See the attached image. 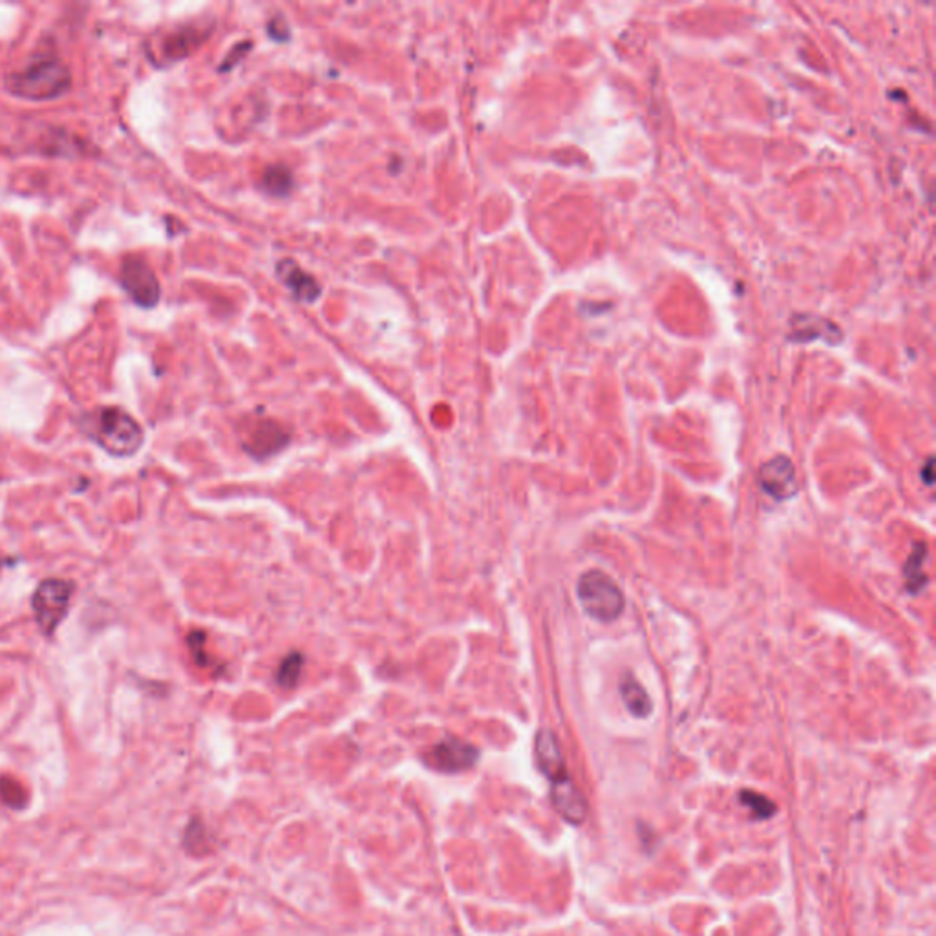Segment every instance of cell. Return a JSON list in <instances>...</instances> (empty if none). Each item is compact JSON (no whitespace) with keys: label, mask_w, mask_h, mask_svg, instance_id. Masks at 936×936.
I'll return each instance as SVG.
<instances>
[{"label":"cell","mask_w":936,"mask_h":936,"mask_svg":"<svg viewBox=\"0 0 936 936\" xmlns=\"http://www.w3.org/2000/svg\"><path fill=\"white\" fill-rule=\"evenodd\" d=\"M121 284L132 300L143 308H154L160 302L161 288L156 273L141 256H128L121 266Z\"/></svg>","instance_id":"cell-5"},{"label":"cell","mask_w":936,"mask_h":936,"mask_svg":"<svg viewBox=\"0 0 936 936\" xmlns=\"http://www.w3.org/2000/svg\"><path fill=\"white\" fill-rule=\"evenodd\" d=\"M6 86L13 96L21 99L48 101L70 90L72 75L61 59L44 55L8 75Z\"/></svg>","instance_id":"cell-1"},{"label":"cell","mask_w":936,"mask_h":936,"mask_svg":"<svg viewBox=\"0 0 936 936\" xmlns=\"http://www.w3.org/2000/svg\"><path fill=\"white\" fill-rule=\"evenodd\" d=\"M278 277L288 286L289 291L302 302H315L320 295L319 282L311 277L293 260H282L278 264Z\"/></svg>","instance_id":"cell-11"},{"label":"cell","mask_w":936,"mask_h":936,"mask_svg":"<svg viewBox=\"0 0 936 936\" xmlns=\"http://www.w3.org/2000/svg\"><path fill=\"white\" fill-rule=\"evenodd\" d=\"M576 595L584 607L585 615L596 622H615L626 607V598L606 573L602 571H587L580 576Z\"/></svg>","instance_id":"cell-3"},{"label":"cell","mask_w":936,"mask_h":936,"mask_svg":"<svg viewBox=\"0 0 936 936\" xmlns=\"http://www.w3.org/2000/svg\"><path fill=\"white\" fill-rule=\"evenodd\" d=\"M426 765L443 774H459L470 770L478 763L479 750L476 746L465 743L456 737H447L441 743L432 746L425 757Z\"/></svg>","instance_id":"cell-6"},{"label":"cell","mask_w":936,"mask_h":936,"mask_svg":"<svg viewBox=\"0 0 936 936\" xmlns=\"http://www.w3.org/2000/svg\"><path fill=\"white\" fill-rule=\"evenodd\" d=\"M926 554V545L918 543L913 554L909 556V560L905 562V585L911 591V595H916L926 585V575L922 573L924 562H926Z\"/></svg>","instance_id":"cell-14"},{"label":"cell","mask_w":936,"mask_h":936,"mask_svg":"<svg viewBox=\"0 0 936 936\" xmlns=\"http://www.w3.org/2000/svg\"><path fill=\"white\" fill-rule=\"evenodd\" d=\"M759 485L768 496L787 501L798 494V474L787 456H776L759 468Z\"/></svg>","instance_id":"cell-7"},{"label":"cell","mask_w":936,"mask_h":936,"mask_svg":"<svg viewBox=\"0 0 936 936\" xmlns=\"http://www.w3.org/2000/svg\"><path fill=\"white\" fill-rule=\"evenodd\" d=\"M288 445V432L275 421H255L245 430L244 448L256 459H266Z\"/></svg>","instance_id":"cell-8"},{"label":"cell","mask_w":936,"mask_h":936,"mask_svg":"<svg viewBox=\"0 0 936 936\" xmlns=\"http://www.w3.org/2000/svg\"><path fill=\"white\" fill-rule=\"evenodd\" d=\"M304 659L300 653H289L286 659L282 660L278 668L277 682L282 688H295L302 673Z\"/></svg>","instance_id":"cell-16"},{"label":"cell","mask_w":936,"mask_h":936,"mask_svg":"<svg viewBox=\"0 0 936 936\" xmlns=\"http://www.w3.org/2000/svg\"><path fill=\"white\" fill-rule=\"evenodd\" d=\"M94 437L101 447L117 458H130L138 452L145 436L138 421L121 408H103L94 419Z\"/></svg>","instance_id":"cell-2"},{"label":"cell","mask_w":936,"mask_h":936,"mask_svg":"<svg viewBox=\"0 0 936 936\" xmlns=\"http://www.w3.org/2000/svg\"><path fill=\"white\" fill-rule=\"evenodd\" d=\"M551 799H553L554 809L565 821L573 825L584 823L587 818V803L571 777L567 776L560 781H554Z\"/></svg>","instance_id":"cell-9"},{"label":"cell","mask_w":936,"mask_h":936,"mask_svg":"<svg viewBox=\"0 0 936 936\" xmlns=\"http://www.w3.org/2000/svg\"><path fill=\"white\" fill-rule=\"evenodd\" d=\"M207 33L202 28L198 26H189V28H183V30H178V32L172 33L165 43H163V57L165 59H171V61H180L183 57L192 54L203 39L207 37Z\"/></svg>","instance_id":"cell-12"},{"label":"cell","mask_w":936,"mask_h":936,"mask_svg":"<svg viewBox=\"0 0 936 936\" xmlns=\"http://www.w3.org/2000/svg\"><path fill=\"white\" fill-rule=\"evenodd\" d=\"M262 185L273 196H286L293 189V176L284 165H271L264 171Z\"/></svg>","instance_id":"cell-15"},{"label":"cell","mask_w":936,"mask_h":936,"mask_svg":"<svg viewBox=\"0 0 936 936\" xmlns=\"http://www.w3.org/2000/svg\"><path fill=\"white\" fill-rule=\"evenodd\" d=\"M933 465H935V463H933V459H929V461H927L926 470H922V472H920V474L924 476V479H926L927 485H931V483H933Z\"/></svg>","instance_id":"cell-19"},{"label":"cell","mask_w":936,"mask_h":936,"mask_svg":"<svg viewBox=\"0 0 936 936\" xmlns=\"http://www.w3.org/2000/svg\"><path fill=\"white\" fill-rule=\"evenodd\" d=\"M74 595V585L66 580H44L37 587L32 598L33 615L44 635H54L55 629L66 617L70 609V600Z\"/></svg>","instance_id":"cell-4"},{"label":"cell","mask_w":936,"mask_h":936,"mask_svg":"<svg viewBox=\"0 0 936 936\" xmlns=\"http://www.w3.org/2000/svg\"><path fill=\"white\" fill-rule=\"evenodd\" d=\"M620 697L626 704L628 712L635 715V717H639V719L648 717L651 710H653V702L649 699L648 693L640 686L639 682L631 679V677H626L620 684Z\"/></svg>","instance_id":"cell-13"},{"label":"cell","mask_w":936,"mask_h":936,"mask_svg":"<svg viewBox=\"0 0 936 936\" xmlns=\"http://www.w3.org/2000/svg\"><path fill=\"white\" fill-rule=\"evenodd\" d=\"M741 801H743L745 807H750L756 812L757 818H770L776 812V807H774V803L770 799H766L765 796L756 794L752 790H743L741 792Z\"/></svg>","instance_id":"cell-18"},{"label":"cell","mask_w":936,"mask_h":936,"mask_svg":"<svg viewBox=\"0 0 936 936\" xmlns=\"http://www.w3.org/2000/svg\"><path fill=\"white\" fill-rule=\"evenodd\" d=\"M0 799L6 807L11 809H22L28 801L26 790L11 777H2L0 779Z\"/></svg>","instance_id":"cell-17"},{"label":"cell","mask_w":936,"mask_h":936,"mask_svg":"<svg viewBox=\"0 0 936 936\" xmlns=\"http://www.w3.org/2000/svg\"><path fill=\"white\" fill-rule=\"evenodd\" d=\"M534 752H536V761H538L543 776L547 777L551 783L569 776L562 748L558 745V741H556V737H554L551 730H540L538 732L536 743H534Z\"/></svg>","instance_id":"cell-10"}]
</instances>
